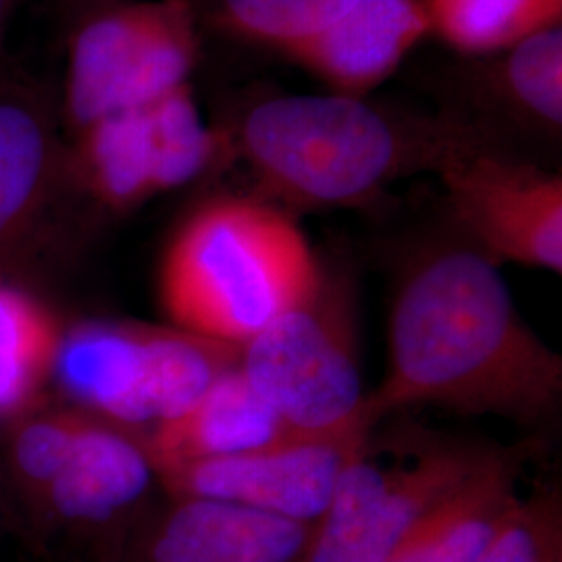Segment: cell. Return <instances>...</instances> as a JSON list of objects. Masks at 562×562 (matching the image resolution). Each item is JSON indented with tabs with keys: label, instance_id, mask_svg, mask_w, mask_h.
Here are the masks:
<instances>
[{
	"label": "cell",
	"instance_id": "12",
	"mask_svg": "<svg viewBox=\"0 0 562 562\" xmlns=\"http://www.w3.org/2000/svg\"><path fill=\"white\" fill-rule=\"evenodd\" d=\"M155 483L142 436L86 413L59 471L27 510L48 538L94 546L101 561L117 562Z\"/></svg>",
	"mask_w": 562,
	"mask_h": 562
},
{
	"label": "cell",
	"instance_id": "3",
	"mask_svg": "<svg viewBox=\"0 0 562 562\" xmlns=\"http://www.w3.org/2000/svg\"><path fill=\"white\" fill-rule=\"evenodd\" d=\"M323 273L292 213L255 192H220L173 227L159 262V299L173 327L241 348L308 299Z\"/></svg>",
	"mask_w": 562,
	"mask_h": 562
},
{
	"label": "cell",
	"instance_id": "8",
	"mask_svg": "<svg viewBox=\"0 0 562 562\" xmlns=\"http://www.w3.org/2000/svg\"><path fill=\"white\" fill-rule=\"evenodd\" d=\"M496 450L436 443L385 467L364 452L341 475L301 562H390L419 522L452 496Z\"/></svg>",
	"mask_w": 562,
	"mask_h": 562
},
{
	"label": "cell",
	"instance_id": "18",
	"mask_svg": "<svg viewBox=\"0 0 562 562\" xmlns=\"http://www.w3.org/2000/svg\"><path fill=\"white\" fill-rule=\"evenodd\" d=\"M63 327L34 294L0 281V419L25 415L50 380Z\"/></svg>",
	"mask_w": 562,
	"mask_h": 562
},
{
	"label": "cell",
	"instance_id": "16",
	"mask_svg": "<svg viewBox=\"0 0 562 562\" xmlns=\"http://www.w3.org/2000/svg\"><path fill=\"white\" fill-rule=\"evenodd\" d=\"M302 434L311 431L283 422L236 364L188 413L157 425L142 440L157 471L181 462L238 457Z\"/></svg>",
	"mask_w": 562,
	"mask_h": 562
},
{
	"label": "cell",
	"instance_id": "21",
	"mask_svg": "<svg viewBox=\"0 0 562 562\" xmlns=\"http://www.w3.org/2000/svg\"><path fill=\"white\" fill-rule=\"evenodd\" d=\"M561 527L554 498H521L480 562H562Z\"/></svg>",
	"mask_w": 562,
	"mask_h": 562
},
{
	"label": "cell",
	"instance_id": "5",
	"mask_svg": "<svg viewBox=\"0 0 562 562\" xmlns=\"http://www.w3.org/2000/svg\"><path fill=\"white\" fill-rule=\"evenodd\" d=\"M202 27L190 0H97L67 46L63 132L192 83Z\"/></svg>",
	"mask_w": 562,
	"mask_h": 562
},
{
	"label": "cell",
	"instance_id": "1",
	"mask_svg": "<svg viewBox=\"0 0 562 562\" xmlns=\"http://www.w3.org/2000/svg\"><path fill=\"white\" fill-rule=\"evenodd\" d=\"M454 234L406 262L390 315L382 383L367 392L371 422L438 406L536 425L562 394V359L525 323L501 265Z\"/></svg>",
	"mask_w": 562,
	"mask_h": 562
},
{
	"label": "cell",
	"instance_id": "14",
	"mask_svg": "<svg viewBox=\"0 0 562 562\" xmlns=\"http://www.w3.org/2000/svg\"><path fill=\"white\" fill-rule=\"evenodd\" d=\"M311 531L240 504L169 496L142 515L117 562H301Z\"/></svg>",
	"mask_w": 562,
	"mask_h": 562
},
{
	"label": "cell",
	"instance_id": "22",
	"mask_svg": "<svg viewBox=\"0 0 562 562\" xmlns=\"http://www.w3.org/2000/svg\"><path fill=\"white\" fill-rule=\"evenodd\" d=\"M13 2L15 0H0V44L7 34L9 21H11V13H13Z\"/></svg>",
	"mask_w": 562,
	"mask_h": 562
},
{
	"label": "cell",
	"instance_id": "4",
	"mask_svg": "<svg viewBox=\"0 0 562 562\" xmlns=\"http://www.w3.org/2000/svg\"><path fill=\"white\" fill-rule=\"evenodd\" d=\"M240 352L173 325L83 322L63 329L50 380L74 408L140 436L188 413Z\"/></svg>",
	"mask_w": 562,
	"mask_h": 562
},
{
	"label": "cell",
	"instance_id": "19",
	"mask_svg": "<svg viewBox=\"0 0 562 562\" xmlns=\"http://www.w3.org/2000/svg\"><path fill=\"white\" fill-rule=\"evenodd\" d=\"M429 38L459 57L508 50L562 25V0H422Z\"/></svg>",
	"mask_w": 562,
	"mask_h": 562
},
{
	"label": "cell",
	"instance_id": "10",
	"mask_svg": "<svg viewBox=\"0 0 562 562\" xmlns=\"http://www.w3.org/2000/svg\"><path fill=\"white\" fill-rule=\"evenodd\" d=\"M419 81L438 113L503 148L561 144L562 25L503 53L429 63Z\"/></svg>",
	"mask_w": 562,
	"mask_h": 562
},
{
	"label": "cell",
	"instance_id": "20",
	"mask_svg": "<svg viewBox=\"0 0 562 562\" xmlns=\"http://www.w3.org/2000/svg\"><path fill=\"white\" fill-rule=\"evenodd\" d=\"M201 27L278 53L317 30L355 0H190Z\"/></svg>",
	"mask_w": 562,
	"mask_h": 562
},
{
	"label": "cell",
	"instance_id": "6",
	"mask_svg": "<svg viewBox=\"0 0 562 562\" xmlns=\"http://www.w3.org/2000/svg\"><path fill=\"white\" fill-rule=\"evenodd\" d=\"M357 323L352 281L325 265L308 299L241 346L240 369L281 419L301 431L375 427L364 413Z\"/></svg>",
	"mask_w": 562,
	"mask_h": 562
},
{
	"label": "cell",
	"instance_id": "15",
	"mask_svg": "<svg viewBox=\"0 0 562 562\" xmlns=\"http://www.w3.org/2000/svg\"><path fill=\"white\" fill-rule=\"evenodd\" d=\"M429 38L422 0H355L276 53L344 97H371Z\"/></svg>",
	"mask_w": 562,
	"mask_h": 562
},
{
	"label": "cell",
	"instance_id": "9",
	"mask_svg": "<svg viewBox=\"0 0 562 562\" xmlns=\"http://www.w3.org/2000/svg\"><path fill=\"white\" fill-rule=\"evenodd\" d=\"M448 220L498 265L562 271V178L521 153L477 142L438 171Z\"/></svg>",
	"mask_w": 562,
	"mask_h": 562
},
{
	"label": "cell",
	"instance_id": "17",
	"mask_svg": "<svg viewBox=\"0 0 562 562\" xmlns=\"http://www.w3.org/2000/svg\"><path fill=\"white\" fill-rule=\"evenodd\" d=\"M521 464L503 450L477 469L406 538L390 562H480L510 513Z\"/></svg>",
	"mask_w": 562,
	"mask_h": 562
},
{
	"label": "cell",
	"instance_id": "2",
	"mask_svg": "<svg viewBox=\"0 0 562 562\" xmlns=\"http://www.w3.org/2000/svg\"><path fill=\"white\" fill-rule=\"evenodd\" d=\"M217 125L255 194L288 213L369 206L396 181L438 176L467 146L490 142L438 111L334 92L252 94Z\"/></svg>",
	"mask_w": 562,
	"mask_h": 562
},
{
	"label": "cell",
	"instance_id": "13",
	"mask_svg": "<svg viewBox=\"0 0 562 562\" xmlns=\"http://www.w3.org/2000/svg\"><path fill=\"white\" fill-rule=\"evenodd\" d=\"M74 186L59 106L34 81L0 74V261L36 236Z\"/></svg>",
	"mask_w": 562,
	"mask_h": 562
},
{
	"label": "cell",
	"instance_id": "11",
	"mask_svg": "<svg viewBox=\"0 0 562 562\" xmlns=\"http://www.w3.org/2000/svg\"><path fill=\"white\" fill-rule=\"evenodd\" d=\"M373 427H352L296 438L227 459L181 462L157 469L171 498L240 504L299 522L317 521L346 469L369 452Z\"/></svg>",
	"mask_w": 562,
	"mask_h": 562
},
{
	"label": "cell",
	"instance_id": "7",
	"mask_svg": "<svg viewBox=\"0 0 562 562\" xmlns=\"http://www.w3.org/2000/svg\"><path fill=\"white\" fill-rule=\"evenodd\" d=\"M74 186L109 213H127L232 162L217 121L192 83L157 101L104 115L67 134Z\"/></svg>",
	"mask_w": 562,
	"mask_h": 562
}]
</instances>
